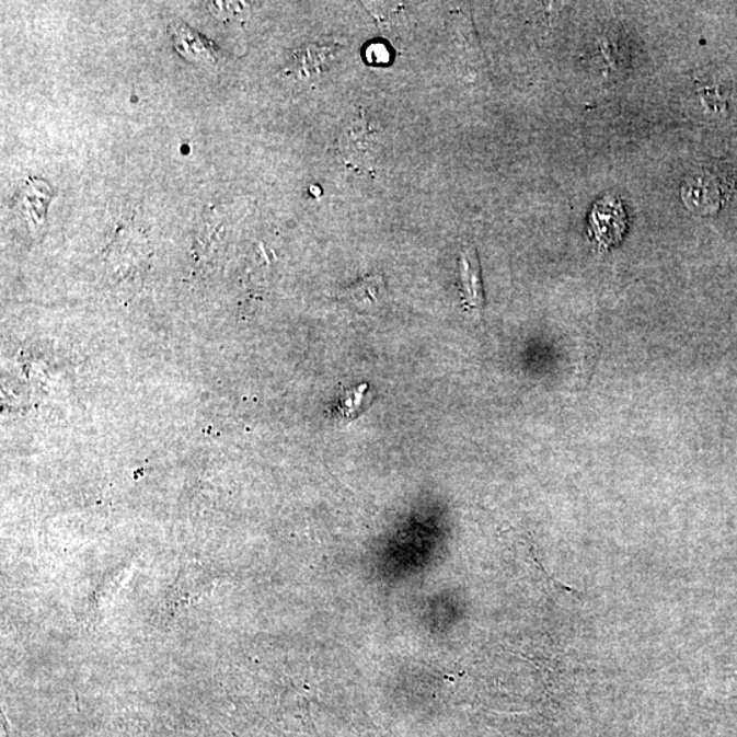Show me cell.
Returning a JSON list of instances; mask_svg holds the SVG:
<instances>
[{
	"label": "cell",
	"mask_w": 737,
	"mask_h": 737,
	"mask_svg": "<svg viewBox=\"0 0 737 737\" xmlns=\"http://www.w3.org/2000/svg\"><path fill=\"white\" fill-rule=\"evenodd\" d=\"M368 57L370 62L375 64H388L390 62V51L384 46V44H371L368 49Z\"/></svg>",
	"instance_id": "cell-8"
},
{
	"label": "cell",
	"mask_w": 737,
	"mask_h": 737,
	"mask_svg": "<svg viewBox=\"0 0 737 737\" xmlns=\"http://www.w3.org/2000/svg\"><path fill=\"white\" fill-rule=\"evenodd\" d=\"M171 36L174 38V46L179 49L182 57L191 62L201 65H215L219 62L220 51L207 38L199 36L198 33L188 30L184 22H173L170 26Z\"/></svg>",
	"instance_id": "cell-2"
},
{
	"label": "cell",
	"mask_w": 737,
	"mask_h": 737,
	"mask_svg": "<svg viewBox=\"0 0 737 737\" xmlns=\"http://www.w3.org/2000/svg\"><path fill=\"white\" fill-rule=\"evenodd\" d=\"M377 135H379V130L371 127L367 115L361 113L343 130L339 138L341 151L347 158L367 154L373 148Z\"/></svg>",
	"instance_id": "cell-6"
},
{
	"label": "cell",
	"mask_w": 737,
	"mask_h": 737,
	"mask_svg": "<svg viewBox=\"0 0 737 737\" xmlns=\"http://www.w3.org/2000/svg\"><path fill=\"white\" fill-rule=\"evenodd\" d=\"M461 293L468 310H482L485 303L484 290H482L481 269L479 257L474 249H464L461 254Z\"/></svg>",
	"instance_id": "cell-5"
},
{
	"label": "cell",
	"mask_w": 737,
	"mask_h": 737,
	"mask_svg": "<svg viewBox=\"0 0 737 737\" xmlns=\"http://www.w3.org/2000/svg\"><path fill=\"white\" fill-rule=\"evenodd\" d=\"M385 281L381 275H371L342 290L337 299L359 310H368L379 304L385 296Z\"/></svg>",
	"instance_id": "cell-7"
},
{
	"label": "cell",
	"mask_w": 737,
	"mask_h": 737,
	"mask_svg": "<svg viewBox=\"0 0 737 737\" xmlns=\"http://www.w3.org/2000/svg\"><path fill=\"white\" fill-rule=\"evenodd\" d=\"M681 198L695 215L709 216L722 209L723 188L716 175L702 171L687 179L681 187Z\"/></svg>",
	"instance_id": "cell-1"
},
{
	"label": "cell",
	"mask_w": 737,
	"mask_h": 737,
	"mask_svg": "<svg viewBox=\"0 0 737 737\" xmlns=\"http://www.w3.org/2000/svg\"><path fill=\"white\" fill-rule=\"evenodd\" d=\"M592 226L596 227L598 241L614 245L622 240L625 230L623 208L612 198L602 199L592 210Z\"/></svg>",
	"instance_id": "cell-4"
},
{
	"label": "cell",
	"mask_w": 737,
	"mask_h": 737,
	"mask_svg": "<svg viewBox=\"0 0 737 737\" xmlns=\"http://www.w3.org/2000/svg\"><path fill=\"white\" fill-rule=\"evenodd\" d=\"M336 47L318 46L309 44L298 48L291 54V62L288 71L296 74L299 79H312V77L323 73L329 66L334 62Z\"/></svg>",
	"instance_id": "cell-3"
}]
</instances>
